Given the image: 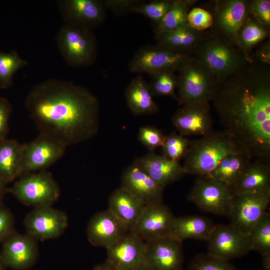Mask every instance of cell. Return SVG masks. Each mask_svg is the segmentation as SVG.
Wrapping results in <instances>:
<instances>
[{
    "instance_id": "20",
    "label": "cell",
    "mask_w": 270,
    "mask_h": 270,
    "mask_svg": "<svg viewBox=\"0 0 270 270\" xmlns=\"http://www.w3.org/2000/svg\"><path fill=\"white\" fill-rule=\"evenodd\" d=\"M106 249V262L118 270H136L145 262L146 242L132 231Z\"/></svg>"
},
{
    "instance_id": "22",
    "label": "cell",
    "mask_w": 270,
    "mask_h": 270,
    "mask_svg": "<svg viewBox=\"0 0 270 270\" xmlns=\"http://www.w3.org/2000/svg\"><path fill=\"white\" fill-rule=\"evenodd\" d=\"M121 186L131 192L146 205L162 202L164 188L134 162L124 170Z\"/></svg>"
},
{
    "instance_id": "12",
    "label": "cell",
    "mask_w": 270,
    "mask_h": 270,
    "mask_svg": "<svg viewBox=\"0 0 270 270\" xmlns=\"http://www.w3.org/2000/svg\"><path fill=\"white\" fill-rule=\"evenodd\" d=\"M192 56L191 54L172 52L157 44L142 48L134 55L128 64L130 72L146 73L172 69L178 72Z\"/></svg>"
},
{
    "instance_id": "44",
    "label": "cell",
    "mask_w": 270,
    "mask_h": 270,
    "mask_svg": "<svg viewBox=\"0 0 270 270\" xmlns=\"http://www.w3.org/2000/svg\"><path fill=\"white\" fill-rule=\"evenodd\" d=\"M142 1L136 0H105L103 2L106 8L115 12H130V9L135 5Z\"/></svg>"
},
{
    "instance_id": "7",
    "label": "cell",
    "mask_w": 270,
    "mask_h": 270,
    "mask_svg": "<svg viewBox=\"0 0 270 270\" xmlns=\"http://www.w3.org/2000/svg\"><path fill=\"white\" fill-rule=\"evenodd\" d=\"M19 201L34 208L52 206L60 196V188L46 170L21 176L8 190Z\"/></svg>"
},
{
    "instance_id": "25",
    "label": "cell",
    "mask_w": 270,
    "mask_h": 270,
    "mask_svg": "<svg viewBox=\"0 0 270 270\" xmlns=\"http://www.w3.org/2000/svg\"><path fill=\"white\" fill-rule=\"evenodd\" d=\"M108 208L132 230L142 214L146 204L126 188L120 186L110 194Z\"/></svg>"
},
{
    "instance_id": "28",
    "label": "cell",
    "mask_w": 270,
    "mask_h": 270,
    "mask_svg": "<svg viewBox=\"0 0 270 270\" xmlns=\"http://www.w3.org/2000/svg\"><path fill=\"white\" fill-rule=\"evenodd\" d=\"M215 225L208 218L200 215L176 217L171 235L182 242L188 239L207 242Z\"/></svg>"
},
{
    "instance_id": "14",
    "label": "cell",
    "mask_w": 270,
    "mask_h": 270,
    "mask_svg": "<svg viewBox=\"0 0 270 270\" xmlns=\"http://www.w3.org/2000/svg\"><path fill=\"white\" fill-rule=\"evenodd\" d=\"M24 223L26 234L37 240H44L62 234L68 225V217L52 206H38L27 214Z\"/></svg>"
},
{
    "instance_id": "6",
    "label": "cell",
    "mask_w": 270,
    "mask_h": 270,
    "mask_svg": "<svg viewBox=\"0 0 270 270\" xmlns=\"http://www.w3.org/2000/svg\"><path fill=\"white\" fill-rule=\"evenodd\" d=\"M56 42L60 53L70 66H90L96 59L97 41L92 30L64 23L58 31Z\"/></svg>"
},
{
    "instance_id": "13",
    "label": "cell",
    "mask_w": 270,
    "mask_h": 270,
    "mask_svg": "<svg viewBox=\"0 0 270 270\" xmlns=\"http://www.w3.org/2000/svg\"><path fill=\"white\" fill-rule=\"evenodd\" d=\"M270 192L233 194L228 217L230 224L248 234L252 227L268 211Z\"/></svg>"
},
{
    "instance_id": "35",
    "label": "cell",
    "mask_w": 270,
    "mask_h": 270,
    "mask_svg": "<svg viewBox=\"0 0 270 270\" xmlns=\"http://www.w3.org/2000/svg\"><path fill=\"white\" fill-rule=\"evenodd\" d=\"M28 64L15 50L0 51V88L7 89L13 84L14 74Z\"/></svg>"
},
{
    "instance_id": "30",
    "label": "cell",
    "mask_w": 270,
    "mask_h": 270,
    "mask_svg": "<svg viewBox=\"0 0 270 270\" xmlns=\"http://www.w3.org/2000/svg\"><path fill=\"white\" fill-rule=\"evenodd\" d=\"M252 160L242 150L231 154L223 158L208 176L230 188Z\"/></svg>"
},
{
    "instance_id": "26",
    "label": "cell",
    "mask_w": 270,
    "mask_h": 270,
    "mask_svg": "<svg viewBox=\"0 0 270 270\" xmlns=\"http://www.w3.org/2000/svg\"><path fill=\"white\" fill-rule=\"evenodd\" d=\"M204 32L194 30L186 24L155 36L156 44L173 52L191 54L203 37Z\"/></svg>"
},
{
    "instance_id": "21",
    "label": "cell",
    "mask_w": 270,
    "mask_h": 270,
    "mask_svg": "<svg viewBox=\"0 0 270 270\" xmlns=\"http://www.w3.org/2000/svg\"><path fill=\"white\" fill-rule=\"evenodd\" d=\"M129 231L126 226L108 210L94 215L86 226L87 238L90 244L106 248Z\"/></svg>"
},
{
    "instance_id": "18",
    "label": "cell",
    "mask_w": 270,
    "mask_h": 270,
    "mask_svg": "<svg viewBox=\"0 0 270 270\" xmlns=\"http://www.w3.org/2000/svg\"><path fill=\"white\" fill-rule=\"evenodd\" d=\"M57 4L64 23L92 30L105 18L106 8L103 0H58Z\"/></svg>"
},
{
    "instance_id": "3",
    "label": "cell",
    "mask_w": 270,
    "mask_h": 270,
    "mask_svg": "<svg viewBox=\"0 0 270 270\" xmlns=\"http://www.w3.org/2000/svg\"><path fill=\"white\" fill-rule=\"evenodd\" d=\"M242 150L226 132L212 130L191 141L182 166L186 174L208 176L226 156Z\"/></svg>"
},
{
    "instance_id": "48",
    "label": "cell",
    "mask_w": 270,
    "mask_h": 270,
    "mask_svg": "<svg viewBox=\"0 0 270 270\" xmlns=\"http://www.w3.org/2000/svg\"><path fill=\"white\" fill-rule=\"evenodd\" d=\"M6 185V184L0 180V202H2L4 195L8 191Z\"/></svg>"
},
{
    "instance_id": "47",
    "label": "cell",
    "mask_w": 270,
    "mask_h": 270,
    "mask_svg": "<svg viewBox=\"0 0 270 270\" xmlns=\"http://www.w3.org/2000/svg\"><path fill=\"white\" fill-rule=\"evenodd\" d=\"M262 265L264 270H270V254L262 256Z\"/></svg>"
},
{
    "instance_id": "41",
    "label": "cell",
    "mask_w": 270,
    "mask_h": 270,
    "mask_svg": "<svg viewBox=\"0 0 270 270\" xmlns=\"http://www.w3.org/2000/svg\"><path fill=\"white\" fill-rule=\"evenodd\" d=\"M14 219L10 210L0 202V244L15 232Z\"/></svg>"
},
{
    "instance_id": "15",
    "label": "cell",
    "mask_w": 270,
    "mask_h": 270,
    "mask_svg": "<svg viewBox=\"0 0 270 270\" xmlns=\"http://www.w3.org/2000/svg\"><path fill=\"white\" fill-rule=\"evenodd\" d=\"M38 240L28 234L16 232L2 243L0 258L6 267L26 270L37 262L39 255Z\"/></svg>"
},
{
    "instance_id": "33",
    "label": "cell",
    "mask_w": 270,
    "mask_h": 270,
    "mask_svg": "<svg viewBox=\"0 0 270 270\" xmlns=\"http://www.w3.org/2000/svg\"><path fill=\"white\" fill-rule=\"evenodd\" d=\"M176 72L174 70L168 68L149 75L150 80L148 84L153 96H170L178 102L176 93L178 86Z\"/></svg>"
},
{
    "instance_id": "39",
    "label": "cell",
    "mask_w": 270,
    "mask_h": 270,
    "mask_svg": "<svg viewBox=\"0 0 270 270\" xmlns=\"http://www.w3.org/2000/svg\"><path fill=\"white\" fill-rule=\"evenodd\" d=\"M187 23L194 30L204 32L212 28L213 17L208 10L194 7L191 8L188 12Z\"/></svg>"
},
{
    "instance_id": "37",
    "label": "cell",
    "mask_w": 270,
    "mask_h": 270,
    "mask_svg": "<svg viewBox=\"0 0 270 270\" xmlns=\"http://www.w3.org/2000/svg\"><path fill=\"white\" fill-rule=\"evenodd\" d=\"M174 0H157L142 2L134 6L130 12L141 14L158 24L170 9Z\"/></svg>"
},
{
    "instance_id": "42",
    "label": "cell",
    "mask_w": 270,
    "mask_h": 270,
    "mask_svg": "<svg viewBox=\"0 0 270 270\" xmlns=\"http://www.w3.org/2000/svg\"><path fill=\"white\" fill-rule=\"evenodd\" d=\"M250 16L270 28V0H251Z\"/></svg>"
},
{
    "instance_id": "11",
    "label": "cell",
    "mask_w": 270,
    "mask_h": 270,
    "mask_svg": "<svg viewBox=\"0 0 270 270\" xmlns=\"http://www.w3.org/2000/svg\"><path fill=\"white\" fill-rule=\"evenodd\" d=\"M66 147L60 142L42 134L34 140L23 144L22 175L46 170L62 156Z\"/></svg>"
},
{
    "instance_id": "29",
    "label": "cell",
    "mask_w": 270,
    "mask_h": 270,
    "mask_svg": "<svg viewBox=\"0 0 270 270\" xmlns=\"http://www.w3.org/2000/svg\"><path fill=\"white\" fill-rule=\"evenodd\" d=\"M22 146L14 140H0V180L6 184L22 176Z\"/></svg>"
},
{
    "instance_id": "31",
    "label": "cell",
    "mask_w": 270,
    "mask_h": 270,
    "mask_svg": "<svg viewBox=\"0 0 270 270\" xmlns=\"http://www.w3.org/2000/svg\"><path fill=\"white\" fill-rule=\"evenodd\" d=\"M270 28L266 26L250 16L240 29L236 44L248 60L254 50L268 39Z\"/></svg>"
},
{
    "instance_id": "8",
    "label": "cell",
    "mask_w": 270,
    "mask_h": 270,
    "mask_svg": "<svg viewBox=\"0 0 270 270\" xmlns=\"http://www.w3.org/2000/svg\"><path fill=\"white\" fill-rule=\"evenodd\" d=\"M208 6L213 17L210 30L236 44L240 29L250 16L251 0H214Z\"/></svg>"
},
{
    "instance_id": "17",
    "label": "cell",
    "mask_w": 270,
    "mask_h": 270,
    "mask_svg": "<svg viewBox=\"0 0 270 270\" xmlns=\"http://www.w3.org/2000/svg\"><path fill=\"white\" fill-rule=\"evenodd\" d=\"M175 218L162 202L148 204L130 231L145 242L171 235Z\"/></svg>"
},
{
    "instance_id": "4",
    "label": "cell",
    "mask_w": 270,
    "mask_h": 270,
    "mask_svg": "<svg viewBox=\"0 0 270 270\" xmlns=\"http://www.w3.org/2000/svg\"><path fill=\"white\" fill-rule=\"evenodd\" d=\"M192 56L207 66L219 82L250 60L236 44L210 29L205 32Z\"/></svg>"
},
{
    "instance_id": "46",
    "label": "cell",
    "mask_w": 270,
    "mask_h": 270,
    "mask_svg": "<svg viewBox=\"0 0 270 270\" xmlns=\"http://www.w3.org/2000/svg\"><path fill=\"white\" fill-rule=\"evenodd\" d=\"M92 270H118L112 265L106 262L104 264H102L96 266Z\"/></svg>"
},
{
    "instance_id": "19",
    "label": "cell",
    "mask_w": 270,
    "mask_h": 270,
    "mask_svg": "<svg viewBox=\"0 0 270 270\" xmlns=\"http://www.w3.org/2000/svg\"><path fill=\"white\" fill-rule=\"evenodd\" d=\"M172 122L184 136H203L212 130L213 119L209 103H190L182 106L172 116Z\"/></svg>"
},
{
    "instance_id": "34",
    "label": "cell",
    "mask_w": 270,
    "mask_h": 270,
    "mask_svg": "<svg viewBox=\"0 0 270 270\" xmlns=\"http://www.w3.org/2000/svg\"><path fill=\"white\" fill-rule=\"evenodd\" d=\"M250 250L262 256L270 254V213L266 211L254 224L249 234Z\"/></svg>"
},
{
    "instance_id": "49",
    "label": "cell",
    "mask_w": 270,
    "mask_h": 270,
    "mask_svg": "<svg viewBox=\"0 0 270 270\" xmlns=\"http://www.w3.org/2000/svg\"><path fill=\"white\" fill-rule=\"evenodd\" d=\"M136 270H156L152 266L146 263L145 262L140 266H139Z\"/></svg>"
},
{
    "instance_id": "40",
    "label": "cell",
    "mask_w": 270,
    "mask_h": 270,
    "mask_svg": "<svg viewBox=\"0 0 270 270\" xmlns=\"http://www.w3.org/2000/svg\"><path fill=\"white\" fill-rule=\"evenodd\" d=\"M165 136L160 130L152 126H142L138 130V140L151 152L162 146Z\"/></svg>"
},
{
    "instance_id": "1",
    "label": "cell",
    "mask_w": 270,
    "mask_h": 270,
    "mask_svg": "<svg viewBox=\"0 0 270 270\" xmlns=\"http://www.w3.org/2000/svg\"><path fill=\"white\" fill-rule=\"evenodd\" d=\"M226 132L252 158L270 160V64L246 62L212 100Z\"/></svg>"
},
{
    "instance_id": "5",
    "label": "cell",
    "mask_w": 270,
    "mask_h": 270,
    "mask_svg": "<svg viewBox=\"0 0 270 270\" xmlns=\"http://www.w3.org/2000/svg\"><path fill=\"white\" fill-rule=\"evenodd\" d=\"M177 72L178 105L212 100L219 81L204 64L192 56Z\"/></svg>"
},
{
    "instance_id": "45",
    "label": "cell",
    "mask_w": 270,
    "mask_h": 270,
    "mask_svg": "<svg viewBox=\"0 0 270 270\" xmlns=\"http://www.w3.org/2000/svg\"><path fill=\"white\" fill-rule=\"evenodd\" d=\"M250 60L270 64V41L268 39L257 46L252 52Z\"/></svg>"
},
{
    "instance_id": "23",
    "label": "cell",
    "mask_w": 270,
    "mask_h": 270,
    "mask_svg": "<svg viewBox=\"0 0 270 270\" xmlns=\"http://www.w3.org/2000/svg\"><path fill=\"white\" fill-rule=\"evenodd\" d=\"M134 162L164 188L186 174L179 162L154 152H150L139 157L135 159Z\"/></svg>"
},
{
    "instance_id": "16",
    "label": "cell",
    "mask_w": 270,
    "mask_h": 270,
    "mask_svg": "<svg viewBox=\"0 0 270 270\" xmlns=\"http://www.w3.org/2000/svg\"><path fill=\"white\" fill-rule=\"evenodd\" d=\"M182 242L169 235L146 242L145 262L156 270H182Z\"/></svg>"
},
{
    "instance_id": "38",
    "label": "cell",
    "mask_w": 270,
    "mask_h": 270,
    "mask_svg": "<svg viewBox=\"0 0 270 270\" xmlns=\"http://www.w3.org/2000/svg\"><path fill=\"white\" fill-rule=\"evenodd\" d=\"M188 270H238L229 261L208 254H200L193 258Z\"/></svg>"
},
{
    "instance_id": "2",
    "label": "cell",
    "mask_w": 270,
    "mask_h": 270,
    "mask_svg": "<svg viewBox=\"0 0 270 270\" xmlns=\"http://www.w3.org/2000/svg\"><path fill=\"white\" fill-rule=\"evenodd\" d=\"M25 106L40 133L66 146L87 140L99 130L100 102L86 88L48 79L34 86Z\"/></svg>"
},
{
    "instance_id": "24",
    "label": "cell",
    "mask_w": 270,
    "mask_h": 270,
    "mask_svg": "<svg viewBox=\"0 0 270 270\" xmlns=\"http://www.w3.org/2000/svg\"><path fill=\"white\" fill-rule=\"evenodd\" d=\"M230 188L233 194L270 192V160H252Z\"/></svg>"
},
{
    "instance_id": "10",
    "label": "cell",
    "mask_w": 270,
    "mask_h": 270,
    "mask_svg": "<svg viewBox=\"0 0 270 270\" xmlns=\"http://www.w3.org/2000/svg\"><path fill=\"white\" fill-rule=\"evenodd\" d=\"M207 242V254L226 260L241 258L251 251L249 234L230 224H216Z\"/></svg>"
},
{
    "instance_id": "27",
    "label": "cell",
    "mask_w": 270,
    "mask_h": 270,
    "mask_svg": "<svg viewBox=\"0 0 270 270\" xmlns=\"http://www.w3.org/2000/svg\"><path fill=\"white\" fill-rule=\"evenodd\" d=\"M125 98L128 108L134 115L154 114L159 110L148 83L140 74L129 84L126 90Z\"/></svg>"
},
{
    "instance_id": "43",
    "label": "cell",
    "mask_w": 270,
    "mask_h": 270,
    "mask_svg": "<svg viewBox=\"0 0 270 270\" xmlns=\"http://www.w3.org/2000/svg\"><path fill=\"white\" fill-rule=\"evenodd\" d=\"M12 112V106L10 102L6 98L0 97V140L6 138Z\"/></svg>"
},
{
    "instance_id": "32",
    "label": "cell",
    "mask_w": 270,
    "mask_h": 270,
    "mask_svg": "<svg viewBox=\"0 0 270 270\" xmlns=\"http://www.w3.org/2000/svg\"><path fill=\"white\" fill-rule=\"evenodd\" d=\"M197 2V0H174L170 9L156 24L154 30L155 36L187 24L188 12Z\"/></svg>"
},
{
    "instance_id": "9",
    "label": "cell",
    "mask_w": 270,
    "mask_h": 270,
    "mask_svg": "<svg viewBox=\"0 0 270 270\" xmlns=\"http://www.w3.org/2000/svg\"><path fill=\"white\" fill-rule=\"evenodd\" d=\"M233 194L230 187L208 176H198L188 200L204 212L227 216Z\"/></svg>"
},
{
    "instance_id": "36",
    "label": "cell",
    "mask_w": 270,
    "mask_h": 270,
    "mask_svg": "<svg viewBox=\"0 0 270 270\" xmlns=\"http://www.w3.org/2000/svg\"><path fill=\"white\" fill-rule=\"evenodd\" d=\"M186 136L173 132L166 136L162 148V155L166 158L179 162L184 158L190 144Z\"/></svg>"
},
{
    "instance_id": "50",
    "label": "cell",
    "mask_w": 270,
    "mask_h": 270,
    "mask_svg": "<svg viewBox=\"0 0 270 270\" xmlns=\"http://www.w3.org/2000/svg\"><path fill=\"white\" fill-rule=\"evenodd\" d=\"M6 266L4 264L2 260L0 258V270H6Z\"/></svg>"
}]
</instances>
